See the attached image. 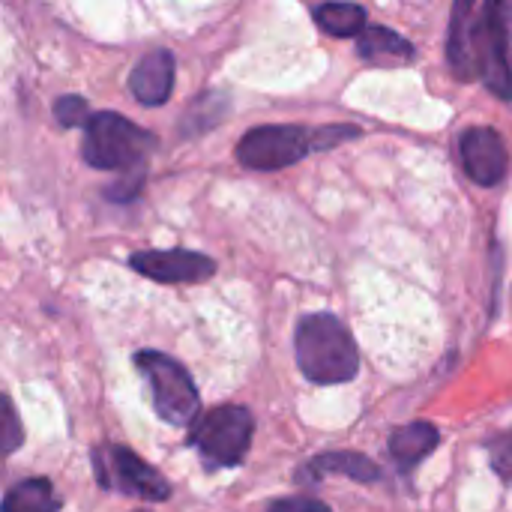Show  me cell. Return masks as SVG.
Wrapping results in <instances>:
<instances>
[{
    "instance_id": "obj_1",
    "label": "cell",
    "mask_w": 512,
    "mask_h": 512,
    "mask_svg": "<svg viewBox=\"0 0 512 512\" xmlns=\"http://www.w3.org/2000/svg\"><path fill=\"white\" fill-rule=\"evenodd\" d=\"M294 354L300 372L321 387L348 384L360 372V351L351 330L330 312L306 315L294 333Z\"/></svg>"
},
{
    "instance_id": "obj_2",
    "label": "cell",
    "mask_w": 512,
    "mask_h": 512,
    "mask_svg": "<svg viewBox=\"0 0 512 512\" xmlns=\"http://www.w3.org/2000/svg\"><path fill=\"white\" fill-rule=\"evenodd\" d=\"M156 135L135 126L129 117L99 111L90 117L84 132V162L99 171H135L153 153Z\"/></svg>"
},
{
    "instance_id": "obj_3",
    "label": "cell",
    "mask_w": 512,
    "mask_h": 512,
    "mask_svg": "<svg viewBox=\"0 0 512 512\" xmlns=\"http://www.w3.org/2000/svg\"><path fill=\"white\" fill-rule=\"evenodd\" d=\"M135 366L141 369L144 381L153 393V408L159 420L171 426H192L201 411L198 387L192 375L162 351H141L135 354Z\"/></svg>"
},
{
    "instance_id": "obj_4",
    "label": "cell",
    "mask_w": 512,
    "mask_h": 512,
    "mask_svg": "<svg viewBox=\"0 0 512 512\" xmlns=\"http://www.w3.org/2000/svg\"><path fill=\"white\" fill-rule=\"evenodd\" d=\"M252 432V414L240 405H225L192 423L189 444L198 450L207 468H234L246 459Z\"/></svg>"
},
{
    "instance_id": "obj_5",
    "label": "cell",
    "mask_w": 512,
    "mask_h": 512,
    "mask_svg": "<svg viewBox=\"0 0 512 512\" xmlns=\"http://www.w3.org/2000/svg\"><path fill=\"white\" fill-rule=\"evenodd\" d=\"M512 0H483L480 24L474 33L477 69L483 84L501 99H512Z\"/></svg>"
},
{
    "instance_id": "obj_6",
    "label": "cell",
    "mask_w": 512,
    "mask_h": 512,
    "mask_svg": "<svg viewBox=\"0 0 512 512\" xmlns=\"http://www.w3.org/2000/svg\"><path fill=\"white\" fill-rule=\"evenodd\" d=\"M93 474L102 489H114V492L144 498L153 504L171 498L168 480L156 468H150L144 459H138L132 450L117 447V444L93 450Z\"/></svg>"
},
{
    "instance_id": "obj_7",
    "label": "cell",
    "mask_w": 512,
    "mask_h": 512,
    "mask_svg": "<svg viewBox=\"0 0 512 512\" xmlns=\"http://www.w3.org/2000/svg\"><path fill=\"white\" fill-rule=\"evenodd\" d=\"M315 147L300 126H255L237 141V162L252 171H279L300 162Z\"/></svg>"
},
{
    "instance_id": "obj_8",
    "label": "cell",
    "mask_w": 512,
    "mask_h": 512,
    "mask_svg": "<svg viewBox=\"0 0 512 512\" xmlns=\"http://www.w3.org/2000/svg\"><path fill=\"white\" fill-rule=\"evenodd\" d=\"M132 270L165 285H183V282H207L216 273V261L189 252V249H150V252H135L129 258Z\"/></svg>"
},
{
    "instance_id": "obj_9",
    "label": "cell",
    "mask_w": 512,
    "mask_h": 512,
    "mask_svg": "<svg viewBox=\"0 0 512 512\" xmlns=\"http://www.w3.org/2000/svg\"><path fill=\"white\" fill-rule=\"evenodd\" d=\"M459 156L468 177L480 186H498L507 177V147L504 138L489 126H474L459 138Z\"/></svg>"
},
{
    "instance_id": "obj_10",
    "label": "cell",
    "mask_w": 512,
    "mask_h": 512,
    "mask_svg": "<svg viewBox=\"0 0 512 512\" xmlns=\"http://www.w3.org/2000/svg\"><path fill=\"white\" fill-rule=\"evenodd\" d=\"M480 12H483V0H453L447 57H450L456 78H462V81L480 78L477 51H474V33L480 24Z\"/></svg>"
},
{
    "instance_id": "obj_11",
    "label": "cell",
    "mask_w": 512,
    "mask_h": 512,
    "mask_svg": "<svg viewBox=\"0 0 512 512\" xmlns=\"http://www.w3.org/2000/svg\"><path fill=\"white\" fill-rule=\"evenodd\" d=\"M129 90L141 105L168 102L174 90V54L168 48H153L144 54L129 75Z\"/></svg>"
},
{
    "instance_id": "obj_12",
    "label": "cell",
    "mask_w": 512,
    "mask_h": 512,
    "mask_svg": "<svg viewBox=\"0 0 512 512\" xmlns=\"http://www.w3.org/2000/svg\"><path fill=\"white\" fill-rule=\"evenodd\" d=\"M324 477H348V480H357V483H378L381 468L363 453H324V456H315L312 462H306L297 471L300 486H318Z\"/></svg>"
},
{
    "instance_id": "obj_13",
    "label": "cell",
    "mask_w": 512,
    "mask_h": 512,
    "mask_svg": "<svg viewBox=\"0 0 512 512\" xmlns=\"http://www.w3.org/2000/svg\"><path fill=\"white\" fill-rule=\"evenodd\" d=\"M441 441V432L432 426V423H411V426H402L390 435V456L393 462L402 468V471H411L417 468Z\"/></svg>"
},
{
    "instance_id": "obj_14",
    "label": "cell",
    "mask_w": 512,
    "mask_h": 512,
    "mask_svg": "<svg viewBox=\"0 0 512 512\" xmlns=\"http://www.w3.org/2000/svg\"><path fill=\"white\" fill-rule=\"evenodd\" d=\"M60 498L54 495L51 480L33 477L24 483H15L6 498H3V512H57Z\"/></svg>"
},
{
    "instance_id": "obj_15",
    "label": "cell",
    "mask_w": 512,
    "mask_h": 512,
    "mask_svg": "<svg viewBox=\"0 0 512 512\" xmlns=\"http://www.w3.org/2000/svg\"><path fill=\"white\" fill-rule=\"evenodd\" d=\"M315 21L321 24V30H327L330 36L348 39V36H360L369 24H366V9L360 3H321L315 6Z\"/></svg>"
},
{
    "instance_id": "obj_16",
    "label": "cell",
    "mask_w": 512,
    "mask_h": 512,
    "mask_svg": "<svg viewBox=\"0 0 512 512\" xmlns=\"http://www.w3.org/2000/svg\"><path fill=\"white\" fill-rule=\"evenodd\" d=\"M357 51L366 60H408V57H414V45L405 36H399L396 30H387V27H375V24H369L360 33Z\"/></svg>"
},
{
    "instance_id": "obj_17",
    "label": "cell",
    "mask_w": 512,
    "mask_h": 512,
    "mask_svg": "<svg viewBox=\"0 0 512 512\" xmlns=\"http://www.w3.org/2000/svg\"><path fill=\"white\" fill-rule=\"evenodd\" d=\"M54 117L63 123V126H87L90 123V108H87V102L81 99V96H60L57 102H54Z\"/></svg>"
},
{
    "instance_id": "obj_18",
    "label": "cell",
    "mask_w": 512,
    "mask_h": 512,
    "mask_svg": "<svg viewBox=\"0 0 512 512\" xmlns=\"http://www.w3.org/2000/svg\"><path fill=\"white\" fill-rule=\"evenodd\" d=\"M489 459H492V468L495 474L504 480V483H512V429L510 432H501L489 441Z\"/></svg>"
},
{
    "instance_id": "obj_19",
    "label": "cell",
    "mask_w": 512,
    "mask_h": 512,
    "mask_svg": "<svg viewBox=\"0 0 512 512\" xmlns=\"http://www.w3.org/2000/svg\"><path fill=\"white\" fill-rule=\"evenodd\" d=\"M267 512H333L324 501L318 498H309V495H297V498H282V501H273Z\"/></svg>"
},
{
    "instance_id": "obj_20",
    "label": "cell",
    "mask_w": 512,
    "mask_h": 512,
    "mask_svg": "<svg viewBox=\"0 0 512 512\" xmlns=\"http://www.w3.org/2000/svg\"><path fill=\"white\" fill-rule=\"evenodd\" d=\"M21 441H24V432H21L15 405H12V399H6V420H3V444H6V453L12 456L21 447Z\"/></svg>"
},
{
    "instance_id": "obj_21",
    "label": "cell",
    "mask_w": 512,
    "mask_h": 512,
    "mask_svg": "<svg viewBox=\"0 0 512 512\" xmlns=\"http://www.w3.org/2000/svg\"><path fill=\"white\" fill-rule=\"evenodd\" d=\"M357 135H360V129H354V126H330V129L312 132V141H315V147H333L342 138H357Z\"/></svg>"
},
{
    "instance_id": "obj_22",
    "label": "cell",
    "mask_w": 512,
    "mask_h": 512,
    "mask_svg": "<svg viewBox=\"0 0 512 512\" xmlns=\"http://www.w3.org/2000/svg\"><path fill=\"white\" fill-rule=\"evenodd\" d=\"M141 512H144V510H141Z\"/></svg>"
}]
</instances>
